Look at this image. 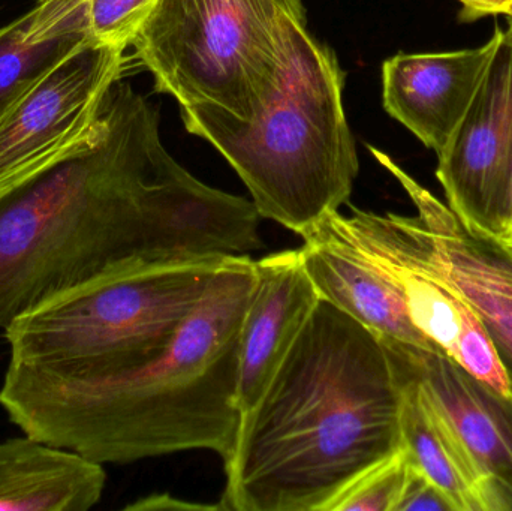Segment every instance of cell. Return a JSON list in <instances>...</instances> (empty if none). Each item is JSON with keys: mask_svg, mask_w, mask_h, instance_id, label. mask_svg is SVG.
Returning <instances> with one entry per match:
<instances>
[{"mask_svg": "<svg viewBox=\"0 0 512 511\" xmlns=\"http://www.w3.org/2000/svg\"><path fill=\"white\" fill-rule=\"evenodd\" d=\"M394 511H454V507L444 492L409 461L405 485Z\"/></svg>", "mask_w": 512, "mask_h": 511, "instance_id": "19", "label": "cell"}, {"mask_svg": "<svg viewBox=\"0 0 512 511\" xmlns=\"http://www.w3.org/2000/svg\"><path fill=\"white\" fill-rule=\"evenodd\" d=\"M400 183L417 209L421 230L439 267L459 288L498 353L512 386V251L507 243L472 230L387 153L367 147Z\"/></svg>", "mask_w": 512, "mask_h": 511, "instance_id": "9", "label": "cell"}, {"mask_svg": "<svg viewBox=\"0 0 512 511\" xmlns=\"http://www.w3.org/2000/svg\"><path fill=\"white\" fill-rule=\"evenodd\" d=\"M399 300L412 326L438 350L505 395L512 386L480 318L439 267L417 216L355 209L322 219Z\"/></svg>", "mask_w": 512, "mask_h": 511, "instance_id": "7", "label": "cell"}, {"mask_svg": "<svg viewBox=\"0 0 512 511\" xmlns=\"http://www.w3.org/2000/svg\"><path fill=\"white\" fill-rule=\"evenodd\" d=\"M505 33H507L508 38L512 39V17L508 18V27L507 30H505Z\"/></svg>", "mask_w": 512, "mask_h": 511, "instance_id": "23", "label": "cell"}, {"mask_svg": "<svg viewBox=\"0 0 512 511\" xmlns=\"http://www.w3.org/2000/svg\"><path fill=\"white\" fill-rule=\"evenodd\" d=\"M402 390L384 342L319 300L288 356L242 416L224 459L222 511H327L402 449Z\"/></svg>", "mask_w": 512, "mask_h": 511, "instance_id": "3", "label": "cell"}, {"mask_svg": "<svg viewBox=\"0 0 512 511\" xmlns=\"http://www.w3.org/2000/svg\"><path fill=\"white\" fill-rule=\"evenodd\" d=\"M507 245L510 246L511 251H512V242L511 243H507Z\"/></svg>", "mask_w": 512, "mask_h": 511, "instance_id": "24", "label": "cell"}, {"mask_svg": "<svg viewBox=\"0 0 512 511\" xmlns=\"http://www.w3.org/2000/svg\"><path fill=\"white\" fill-rule=\"evenodd\" d=\"M462 5L460 11V20L462 21H475L480 18L498 17H512V0H457Z\"/></svg>", "mask_w": 512, "mask_h": 511, "instance_id": "22", "label": "cell"}, {"mask_svg": "<svg viewBox=\"0 0 512 511\" xmlns=\"http://www.w3.org/2000/svg\"><path fill=\"white\" fill-rule=\"evenodd\" d=\"M256 279L228 257L170 347L137 371L71 381L9 360L0 407L24 435L98 464L210 450L227 459L243 413L239 339Z\"/></svg>", "mask_w": 512, "mask_h": 511, "instance_id": "2", "label": "cell"}, {"mask_svg": "<svg viewBox=\"0 0 512 511\" xmlns=\"http://www.w3.org/2000/svg\"><path fill=\"white\" fill-rule=\"evenodd\" d=\"M239 339L237 402L246 413L264 393L321 300L300 249L255 261Z\"/></svg>", "mask_w": 512, "mask_h": 511, "instance_id": "13", "label": "cell"}, {"mask_svg": "<svg viewBox=\"0 0 512 511\" xmlns=\"http://www.w3.org/2000/svg\"><path fill=\"white\" fill-rule=\"evenodd\" d=\"M125 48L90 39L0 120V194L77 152L98 131Z\"/></svg>", "mask_w": 512, "mask_h": 511, "instance_id": "8", "label": "cell"}, {"mask_svg": "<svg viewBox=\"0 0 512 511\" xmlns=\"http://www.w3.org/2000/svg\"><path fill=\"white\" fill-rule=\"evenodd\" d=\"M90 0H38L0 27V120L69 54L95 39Z\"/></svg>", "mask_w": 512, "mask_h": 511, "instance_id": "16", "label": "cell"}, {"mask_svg": "<svg viewBox=\"0 0 512 511\" xmlns=\"http://www.w3.org/2000/svg\"><path fill=\"white\" fill-rule=\"evenodd\" d=\"M489 234L501 242H512V153L504 183L490 213Z\"/></svg>", "mask_w": 512, "mask_h": 511, "instance_id": "20", "label": "cell"}, {"mask_svg": "<svg viewBox=\"0 0 512 511\" xmlns=\"http://www.w3.org/2000/svg\"><path fill=\"white\" fill-rule=\"evenodd\" d=\"M104 465L33 438L0 443V511H89L101 501Z\"/></svg>", "mask_w": 512, "mask_h": 511, "instance_id": "15", "label": "cell"}, {"mask_svg": "<svg viewBox=\"0 0 512 511\" xmlns=\"http://www.w3.org/2000/svg\"><path fill=\"white\" fill-rule=\"evenodd\" d=\"M158 0H90V32L102 44L126 48Z\"/></svg>", "mask_w": 512, "mask_h": 511, "instance_id": "18", "label": "cell"}, {"mask_svg": "<svg viewBox=\"0 0 512 511\" xmlns=\"http://www.w3.org/2000/svg\"><path fill=\"white\" fill-rule=\"evenodd\" d=\"M261 219L251 200L185 170L158 110L116 81L90 141L0 194V329L119 270L249 255Z\"/></svg>", "mask_w": 512, "mask_h": 511, "instance_id": "1", "label": "cell"}, {"mask_svg": "<svg viewBox=\"0 0 512 511\" xmlns=\"http://www.w3.org/2000/svg\"><path fill=\"white\" fill-rule=\"evenodd\" d=\"M391 365L402 390L400 437L409 461L444 492L454 511H511L507 498L423 387L393 360Z\"/></svg>", "mask_w": 512, "mask_h": 511, "instance_id": "14", "label": "cell"}, {"mask_svg": "<svg viewBox=\"0 0 512 511\" xmlns=\"http://www.w3.org/2000/svg\"><path fill=\"white\" fill-rule=\"evenodd\" d=\"M408 455L400 449L352 482L327 511H394L408 474Z\"/></svg>", "mask_w": 512, "mask_h": 511, "instance_id": "17", "label": "cell"}, {"mask_svg": "<svg viewBox=\"0 0 512 511\" xmlns=\"http://www.w3.org/2000/svg\"><path fill=\"white\" fill-rule=\"evenodd\" d=\"M343 86L334 51L301 26L285 80L251 120L213 104L180 110L239 174L259 216L301 237L348 204L357 179Z\"/></svg>", "mask_w": 512, "mask_h": 511, "instance_id": "4", "label": "cell"}, {"mask_svg": "<svg viewBox=\"0 0 512 511\" xmlns=\"http://www.w3.org/2000/svg\"><path fill=\"white\" fill-rule=\"evenodd\" d=\"M227 258L131 267L60 294L3 330L9 360L71 381L137 371L170 347Z\"/></svg>", "mask_w": 512, "mask_h": 511, "instance_id": "5", "label": "cell"}, {"mask_svg": "<svg viewBox=\"0 0 512 511\" xmlns=\"http://www.w3.org/2000/svg\"><path fill=\"white\" fill-rule=\"evenodd\" d=\"M128 511H159V510H221L219 504H198L192 501H183L171 495H150V497L141 498L125 507Z\"/></svg>", "mask_w": 512, "mask_h": 511, "instance_id": "21", "label": "cell"}, {"mask_svg": "<svg viewBox=\"0 0 512 511\" xmlns=\"http://www.w3.org/2000/svg\"><path fill=\"white\" fill-rule=\"evenodd\" d=\"M382 342L394 365L415 378L447 417L512 511V395L481 380L444 351Z\"/></svg>", "mask_w": 512, "mask_h": 511, "instance_id": "12", "label": "cell"}, {"mask_svg": "<svg viewBox=\"0 0 512 511\" xmlns=\"http://www.w3.org/2000/svg\"><path fill=\"white\" fill-rule=\"evenodd\" d=\"M505 30L477 48L399 53L382 65V101L388 114L424 146L441 155L474 102Z\"/></svg>", "mask_w": 512, "mask_h": 511, "instance_id": "11", "label": "cell"}, {"mask_svg": "<svg viewBox=\"0 0 512 511\" xmlns=\"http://www.w3.org/2000/svg\"><path fill=\"white\" fill-rule=\"evenodd\" d=\"M301 26V0H158L131 45L180 107L251 120L285 80Z\"/></svg>", "mask_w": 512, "mask_h": 511, "instance_id": "6", "label": "cell"}, {"mask_svg": "<svg viewBox=\"0 0 512 511\" xmlns=\"http://www.w3.org/2000/svg\"><path fill=\"white\" fill-rule=\"evenodd\" d=\"M511 153L512 39L505 33L468 113L438 155L436 177L466 227L489 234Z\"/></svg>", "mask_w": 512, "mask_h": 511, "instance_id": "10", "label": "cell"}]
</instances>
